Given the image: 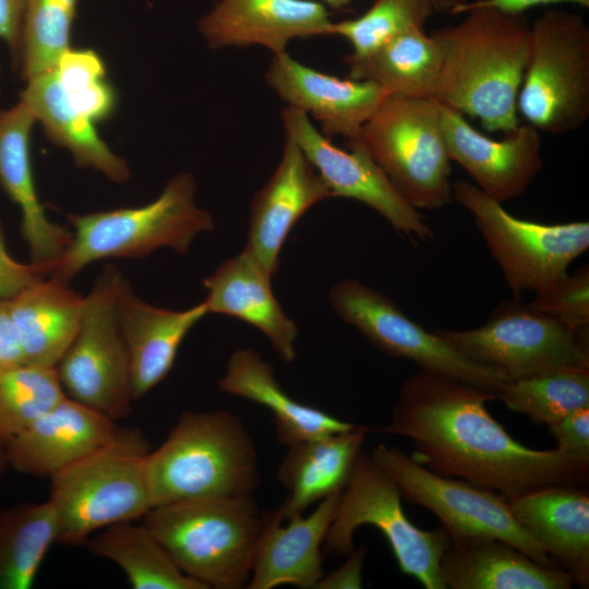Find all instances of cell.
I'll return each instance as SVG.
<instances>
[{
	"mask_svg": "<svg viewBox=\"0 0 589 589\" xmlns=\"http://www.w3.org/2000/svg\"><path fill=\"white\" fill-rule=\"evenodd\" d=\"M494 399L473 384L419 370L401 384L389 422L378 431L411 440V456L428 469L506 498L587 482L589 466L557 448L533 449L513 438L486 409Z\"/></svg>",
	"mask_w": 589,
	"mask_h": 589,
	"instance_id": "6da1fadb",
	"label": "cell"
},
{
	"mask_svg": "<svg viewBox=\"0 0 589 589\" xmlns=\"http://www.w3.org/2000/svg\"><path fill=\"white\" fill-rule=\"evenodd\" d=\"M432 35L442 50L437 101L478 119L490 132L519 124L517 97L529 55L530 24L524 14L491 8L466 11Z\"/></svg>",
	"mask_w": 589,
	"mask_h": 589,
	"instance_id": "7a4b0ae2",
	"label": "cell"
},
{
	"mask_svg": "<svg viewBox=\"0 0 589 589\" xmlns=\"http://www.w3.org/2000/svg\"><path fill=\"white\" fill-rule=\"evenodd\" d=\"M278 517V507L263 512L253 495H239L155 506L143 524L205 589H241L249 584L260 538Z\"/></svg>",
	"mask_w": 589,
	"mask_h": 589,
	"instance_id": "3957f363",
	"label": "cell"
},
{
	"mask_svg": "<svg viewBox=\"0 0 589 589\" xmlns=\"http://www.w3.org/2000/svg\"><path fill=\"white\" fill-rule=\"evenodd\" d=\"M153 507L188 500L253 495L261 478L255 443L225 410L184 411L147 457Z\"/></svg>",
	"mask_w": 589,
	"mask_h": 589,
	"instance_id": "277c9868",
	"label": "cell"
},
{
	"mask_svg": "<svg viewBox=\"0 0 589 589\" xmlns=\"http://www.w3.org/2000/svg\"><path fill=\"white\" fill-rule=\"evenodd\" d=\"M196 190L192 173L180 172L145 205L69 214L72 240L50 276L69 284L97 261L144 259L159 248L187 254L201 233L215 227L213 215L196 205Z\"/></svg>",
	"mask_w": 589,
	"mask_h": 589,
	"instance_id": "5b68a950",
	"label": "cell"
},
{
	"mask_svg": "<svg viewBox=\"0 0 589 589\" xmlns=\"http://www.w3.org/2000/svg\"><path fill=\"white\" fill-rule=\"evenodd\" d=\"M149 452L139 429L118 428L106 444L52 476L48 500L58 516V542L81 545L108 526L143 518L153 508Z\"/></svg>",
	"mask_w": 589,
	"mask_h": 589,
	"instance_id": "8992f818",
	"label": "cell"
},
{
	"mask_svg": "<svg viewBox=\"0 0 589 589\" xmlns=\"http://www.w3.org/2000/svg\"><path fill=\"white\" fill-rule=\"evenodd\" d=\"M401 498L392 477L370 453L361 450L341 490L323 549L330 554H349L354 549L356 530L369 525L384 536L404 575L416 578L425 589H445L441 560L450 539L443 527H416L406 516Z\"/></svg>",
	"mask_w": 589,
	"mask_h": 589,
	"instance_id": "52a82bcc",
	"label": "cell"
},
{
	"mask_svg": "<svg viewBox=\"0 0 589 589\" xmlns=\"http://www.w3.org/2000/svg\"><path fill=\"white\" fill-rule=\"evenodd\" d=\"M517 112L539 131L565 134L589 118V27L570 11L549 9L529 31Z\"/></svg>",
	"mask_w": 589,
	"mask_h": 589,
	"instance_id": "ba28073f",
	"label": "cell"
},
{
	"mask_svg": "<svg viewBox=\"0 0 589 589\" xmlns=\"http://www.w3.org/2000/svg\"><path fill=\"white\" fill-rule=\"evenodd\" d=\"M359 141L418 211L453 201L452 160L436 99L387 95L362 127Z\"/></svg>",
	"mask_w": 589,
	"mask_h": 589,
	"instance_id": "9c48e42d",
	"label": "cell"
},
{
	"mask_svg": "<svg viewBox=\"0 0 589 589\" xmlns=\"http://www.w3.org/2000/svg\"><path fill=\"white\" fill-rule=\"evenodd\" d=\"M453 200L473 217L514 298L548 289L589 248V223L541 224L509 214L476 184L452 183Z\"/></svg>",
	"mask_w": 589,
	"mask_h": 589,
	"instance_id": "30bf717a",
	"label": "cell"
},
{
	"mask_svg": "<svg viewBox=\"0 0 589 589\" xmlns=\"http://www.w3.org/2000/svg\"><path fill=\"white\" fill-rule=\"evenodd\" d=\"M124 279L108 263L84 297L79 327L56 369L67 397L113 422L129 416L134 401L128 349L117 315Z\"/></svg>",
	"mask_w": 589,
	"mask_h": 589,
	"instance_id": "8fae6325",
	"label": "cell"
},
{
	"mask_svg": "<svg viewBox=\"0 0 589 589\" xmlns=\"http://www.w3.org/2000/svg\"><path fill=\"white\" fill-rule=\"evenodd\" d=\"M370 454L396 482L406 502L429 509L440 519L452 544L500 539L537 563L556 567L516 520L502 494L438 474L399 448L383 443Z\"/></svg>",
	"mask_w": 589,
	"mask_h": 589,
	"instance_id": "7c38bea8",
	"label": "cell"
},
{
	"mask_svg": "<svg viewBox=\"0 0 589 589\" xmlns=\"http://www.w3.org/2000/svg\"><path fill=\"white\" fill-rule=\"evenodd\" d=\"M434 330L468 358L498 369L506 380L589 369V334L570 329L520 298L500 303L479 327Z\"/></svg>",
	"mask_w": 589,
	"mask_h": 589,
	"instance_id": "4fadbf2b",
	"label": "cell"
},
{
	"mask_svg": "<svg viewBox=\"0 0 589 589\" xmlns=\"http://www.w3.org/2000/svg\"><path fill=\"white\" fill-rule=\"evenodd\" d=\"M328 302L339 318L356 327L375 348L411 360L419 370L458 378L493 395L506 380L498 369L468 358L435 330L408 317L387 296L356 278L332 286Z\"/></svg>",
	"mask_w": 589,
	"mask_h": 589,
	"instance_id": "5bb4252c",
	"label": "cell"
},
{
	"mask_svg": "<svg viewBox=\"0 0 589 589\" xmlns=\"http://www.w3.org/2000/svg\"><path fill=\"white\" fill-rule=\"evenodd\" d=\"M286 137L304 154L320 175L332 197L359 201L383 216L412 242L435 237L422 215L399 192L360 141L346 142L345 148L318 131L310 117L286 106L280 112Z\"/></svg>",
	"mask_w": 589,
	"mask_h": 589,
	"instance_id": "9a60e30c",
	"label": "cell"
},
{
	"mask_svg": "<svg viewBox=\"0 0 589 589\" xmlns=\"http://www.w3.org/2000/svg\"><path fill=\"white\" fill-rule=\"evenodd\" d=\"M438 108L448 156L473 184L500 203L524 194L543 165L540 131L526 123L505 139L493 140L476 130L459 111L440 101Z\"/></svg>",
	"mask_w": 589,
	"mask_h": 589,
	"instance_id": "2e32d148",
	"label": "cell"
},
{
	"mask_svg": "<svg viewBox=\"0 0 589 589\" xmlns=\"http://www.w3.org/2000/svg\"><path fill=\"white\" fill-rule=\"evenodd\" d=\"M268 87L287 105L321 124L327 137L360 139L364 123L387 94L366 80L340 79L293 59L287 51L273 55L265 72Z\"/></svg>",
	"mask_w": 589,
	"mask_h": 589,
	"instance_id": "e0dca14e",
	"label": "cell"
},
{
	"mask_svg": "<svg viewBox=\"0 0 589 589\" xmlns=\"http://www.w3.org/2000/svg\"><path fill=\"white\" fill-rule=\"evenodd\" d=\"M332 23L314 0H218L197 28L213 50L262 46L279 55L294 38L330 35Z\"/></svg>",
	"mask_w": 589,
	"mask_h": 589,
	"instance_id": "ac0fdd59",
	"label": "cell"
},
{
	"mask_svg": "<svg viewBox=\"0 0 589 589\" xmlns=\"http://www.w3.org/2000/svg\"><path fill=\"white\" fill-rule=\"evenodd\" d=\"M330 197L314 167L286 137L277 167L252 197L245 249L274 276L293 226L312 206Z\"/></svg>",
	"mask_w": 589,
	"mask_h": 589,
	"instance_id": "d6986e66",
	"label": "cell"
},
{
	"mask_svg": "<svg viewBox=\"0 0 589 589\" xmlns=\"http://www.w3.org/2000/svg\"><path fill=\"white\" fill-rule=\"evenodd\" d=\"M116 422L69 397L4 444L8 466L51 478L106 444Z\"/></svg>",
	"mask_w": 589,
	"mask_h": 589,
	"instance_id": "ffe728a7",
	"label": "cell"
},
{
	"mask_svg": "<svg viewBox=\"0 0 589 589\" xmlns=\"http://www.w3.org/2000/svg\"><path fill=\"white\" fill-rule=\"evenodd\" d=\"M35 123L21 100L0 107V188L20 211V231L31 261L55 263L69 247L72 230L49 219L37 194L31 156Z\"/></svg>",
	"mask_w": 589,
	"mask_h": 589,
	"instance_id": "44dd1931",
	"label": "cell"
},
{
	"mask_svg": "<svg viewBox=\"0 0 589 589\" xmlns=\"http://www.w3.org/2000/svg\"><path fill=\"white\" fill-rule=\"evenodd\" d=\"M207 314L203 301L180 311L153 305L141 299L124 277L117 315L130 358L134 401L165 380L184 338Z\"/></svg>",
	"mask_w": 589,
	"mask_h": 589,
	"instance_id": "7402d4cb",
	"label": "cell"
},
{
	"mask_svg": "<svg viewBox=\"0 0 589 589\" xmlns=\"http://www.w3.org/2000/svg\"><path fill=\"white\" fill-rule=\"evenodd\" d=\"M522 528L574 582L589 585V495L575 484H552L507 498Z\"/></svg>",
	"mask_w": 589,
	"mask_h": 589,
	"instance_id": "603a6c76",
	"label": "cell"
},
{
	"mask_svg": "<svg viewBox=\"0 0 589 589\" xmlns=\"http://www.w3.org/2000/svg\"><path fill=\"white\" fill-rule=\"evenodd\" d=\"M341 490L321 501L309 515L278 517L257 543L247 588L273 589L290 585L315 589L324 576L323 548Z\"/></svg>",
	"mask_w": 589,
	"mask_h": 589,
	"instance_id": "cb8c5ba5",
	"label": "cell"
},
{
	"mask_svg": "<svg viewBox=\"0 0 589 589\" xmlns=\"http://www.w3.org/2000/svg\"><path fill=\"white\" fill-rule=\"evenodd\" d=\"M272 275L244 248L203 279L208 314L236 317L262 332L285 363L297 358L299 328L276 299Z\"/></svg>",
	"mask_w": 589,
	"mask_h": 589,
	"instance_id": "d4e9b609",
	"label": "cell"
},
{
	"mask_svg": "<svg viewBox=\"0 0 589 589\" xmlns=\"http://www.w3.org/2000/svg\"><path fill=\"white\" fill-rule=\"evenodd\" d=\"M217 386L225 394L267 408L273 413L277 438L287 447L354 426L290 397L277 382L272 364L250 348H238L231 353Z\"/></svg>",
	"mask_w": 589,
	"mask_h": 589,
	"instance_id": "484cf974",
	"label": "cell"
},
{
	"mask_svg": "<svg viewBox=\"0 0 589 589\" xmlns=\"http://www.w3.org/2000/svg\"><path fill=\"white\" fill-rule=\"evenodd\" d=\"M441 572L450 589H569L575 585L568 572L543 566L500 539L450 543Z\"/></svg>",
	"mask_w": 589,
	"mask_h": 589,
	"instance_id": "4316f807",
	"label": "cell"
},
{
	"mask_svg": "<svg viewBox=\"0 0 589 589\" xmlns=\"http://www.w3.org/2000/svg\"><path fill=\"white\" fill-rule=\"evenodd\" d=\"M369 430L354 425L288 447L277 470V480L288 492L278 506L284 520L344 489Z\"/></svg>",
	"mask_w": 589,
	"mask_h": 589,
	"instance_id": "83f0119b",
	"label": "cell"
},
{
	"mask_svg": "<svg viewBox=\"0 0 589 589\" xmlns=\"http://www.w3.org/2000/svg\"><path fill=\"white\" fill-rule=\"evenodd\" d=\"M20 100L43 125L46 136L65 148L77 167L92 168L117 183L130 179L127 160L101 140L92 120L70 106L55 69L26 81Z\"/></svg>",
	"mask_w": 589,
	"mask_h": 589,
	"instance_id": "f1b7e54d",
	"label": "cell"
},
{
	"mask_svg": "<svg viewBox=\"0 0 589 589\" xmlns=\"http://www.w3.org/2000/svg\"><path fill=\"white\" fill-rule=\"evenodd\" d=\"M84 297L48 276L9 299L26 364L56 366L74 337Z\"/></svg>",
	"mask_w": 589,
	"mask_h": 589,
	"instance_id": "f546056e",
	"label": "cell"
},
{
	"mask_svg": "<svg viewBox=\"0 0 589 589\" xmlns=\"http://www.w3.org/2000/svg\"><path fill=\"white\" fill-rule=\"evenodd\" d=\"M344 61L349 77L371 81L387 95L435 98L442 50L423 28L400 33L364 56L348 53Z\"/></svg>",
	"mask_w": 589,
	"mask_h": 589,
	"instance_id": "4dcf8cb0",
	"label": "cell"
},
{
	"mask_svg": "<svg viewBox=\"0 0 589 589\" xmlns=\"http://www.w3.org/2000/svg\"><path fill=\"white\" fill-rule=\"evenodd\" d=\"M86 544L91 553L119 566L134 589H205L177 566L144 524L108 526Z\"/></svg>",
	"mask_w": 589,
	"mask_h": 589,
	"instance_id": "1f68e13d",
	"label": "cell"
},
{
	"mask_svg": "<svg viewBox=\"0 0 589 589\" xmlns=\"http://www.w3.org/2000/svg\"><path fill=\"white\" fill-rule=\"evenodd\" d=\"M58 539V516L49 500L1 510L0 589L31 588Z\"/></svg>",
	"mask_w": 589,
	"mask_h": 589,
	"instance_id": "d6a6232c",
	"label": "cell"
},
{
	"mask_svg": "<svg viewBox=\"0 0 589 589\" xmlns=\"http://www.w3.org/2000/svg\"><path fill=\"white\" fill-rule=\"evenodd\" d=\"M512 411L546 426L589 407V369H562L530 377L504 380L494 390Z\"/></svg>",
	"mask_w": 589,
	"mask_h": 589,
	"instance_id": "836d02e7",
	"label": "cell"
},
{
	"mask_svg": "<svg viewBox=\"0 0 589 589\" xmlns=\"http://www.w3.org/2000/svg\"><path fill=\"white\" fill-rule=\"evenodd\" d=\"M65 397L56 366L0 368V441L3 446Z\"/></svg>",
	"mask_w": 589,
	"mask_h": 589,
	"instance_id": "e575fe53",
	"label": "cell"
},
{
	"mask_svg": "<svg viewBox=\"0 0 589 589\" xmlns=\"http://www.w3.org/2000/svg\"><path fill=\"white\" fill-rule=\"evenodd\" d=\"M79 0H25L19 74L29 79L56 69L70 49Z\"/></svg>",
	"mask_w": 589,
	"mask_h": 589,
	"instance_id": "d590c367",
	"label": "cell"
},
{
	"mask_svg": "<svg viewBox=\"0 0 589 589\" xmlns=\"http://www.w3.org/2000/svg\"><path fill=\"white\" fill-rule=\"evenodd\" d=\"M434 12L431 0H375L360 16L333 22L330 35L344 37L352 47L350 55L360 57L400 33L423 28Z\"/></svg>",
	"mask_w": 589,
	"mask_h": 589,
	"instance_id": "8d00e7d4",
	"label": "cell"
},
{
	"mask_svg": "<svg viewBox=\"0 0 589 589\" xmlns=\"http://www.w3.org/2000/svg\"><path fill=\"white\" fill-rule=\"evenodd\" d=\"M56 73L70 106L98 123L117 108V94L107 79L100 56L92 49H69L59 60Z\"/></svg>",
	"mask_w": 589,
	"mask_h": 589,
	"instance_id": "74e56055",
	"label": "cell"
},
{
	"mask_svg": "<svg viewBox=\"0 0 589 589\" xmlns=\"http://www.w3.org/2000/svg\"><path fill=\"white\" fill-rule=\"evenodd\" d=\"M530 304L565 326L589 334V268L584 265L534 293Z\"/></svg>",
	"mask_w": 589,
	"mask_h": 589,
	"instance_id": "f35d334b",
	"label": "cell"
},
{
	"mask_svg": "<svg viewBox=\"0 0 589 589\" xmlns=\"http://www.w3.org/2000/svg\"><path fill=\"white\" fill-rule=\"evenodd\" d=\"M55 263H22L13 259L0 220V299H11L28 286L50 276Z\"/></svg>",
	"mask_w": 589,
	"mask_h": 589,
	"instance_id": "ab89813d",
	"label": "cell"
},
{
	"mask_svg": "<svg viewBox=\"0 0 589 589\" xmlns=\"http://www.w3.org/2000/svg\"><path fill=\"white\" fill-rule=\"evenodd\" d=\"M558 450L589 466V407L578 409L548 425Z\"/></svg>",
	"mask_w": 589,
	"mask_h": 589,
	"instance_id": "60d3db41",
	"label": "cell"
},
{
	"mask_svg": "<svg viewBox=\"0 0 589 589\" xmlns=\"http://www.w3.org/2000/svg\"><path fill=\"white\" fill-rule=\"evenodd\" d=\"M24 5L25 0H0V41L9 49L14 72H19L20 67Z\"/></svg>",
	"mask_w": 589,
	"mask_h": 589,
	"instance_id": "b9f144b4",
	"label": "cell"
},
{
	"mask_svg": "<svg viewBox=\"0 0 589 589\" xmlns=\"http://www.w3.org/2000/svg\"><path fill=\"white\" fill-rule=\"evenodd\" d=\"M368 552L365 545L354 548L347 560L335 570L325 575L315 589H360L362 588V568Z\"/></svg>",
	"mask_w": 589,
	"mask_h": 589,
	"instance_id": "7bdbcfd3",
	"label": "cell"
},
{
	"mask_svg": "<svg viewBox=\"0 0 589 589\" xmlns=\"http://www.w3.org/2000/svg\"><path fill=\"white\" fill-rule=\"evenodd\" d=\"M26 364L11 316L9 299H0V368Z\"/></svg>",
	"mask_w": 589,
	"mask_h": 589,
	"instance_id": "ee69618b",
	"label": "cell"
},
{
	"mask_svg": "<svg viewBox=\"0 0 589 589\" xmlns=\"http://www.w3.org/2000/svg\"><path fill=\"white\" fill-rule=\"evenodd\" d=\"M560 2H570L582 8L589 7V0H474L455 5L449 12L453 14H462L470 9L491 8L507 13L524 14L528 9Z\"/></svg>",
	"mask_w": 589,
	"mask_h": 589,
	"instance_id": "f6af8a7d",
	"label": "cell"
},
{
	"mask_svg": "<svg viewBox=\"0 0 589 589\" xmlns=\"http://www.w3.org/2000/svg\"><path fill=\"white\" fill-rule=\"evenodd\" d=\"M435 11L446 12L453 8V0H431Z\"/></svg>",
	"mask_w": 589,
	"mask_h": 589,
	"instance_id": "bcb514c9",
	"label": "cell"
},
{
	"mask_svg": "<svg viewBox=\"0 0 589 589\" xmlns=\"http://www.w3.org/2000/svg\"><path fill=\"white\" fill-rule=\"evenodd\" d=\"M352 0H323L326 7L334 10H341L350 4Z\"/></svg>",
	"mask_w": 589,
	"mask_h": 589,
	"instance_id": "7dc6e473",
	"label": "cell"
},
{
	"mask_svg": "<svg viewBox=\"0 0 589 589\" xmlns=\"http://www.w3.org/2000/svg\"><path fill=\"white\" fill-rule=\"evenodd\" d=\"M8 466L5 454H4V446L2 442L0 441V478L2 477L5 467Z\"/></svg>",
	"mask_w": 589,
	"mask_h": 589,
	"instance_id": "c3c4849f",
	"label": "cell"
},
{
	"mask_svg": "<svg viewBox=\"0 0 589 589\" xmlns=\"http://www.w3.org/2000/svg\"><path fill=\"white\" fill-rule=\"evenodd\" d=\"M467 1H468V0H453V8H454L455 5L462 4V3L467 2ZM450 10H452V9H450Z\"/></svg>",
	"mask_w": 589,
	"mask_h": 589,
	"instance_id": "681fc988",
	"label": "cell"
}]
</instances>
